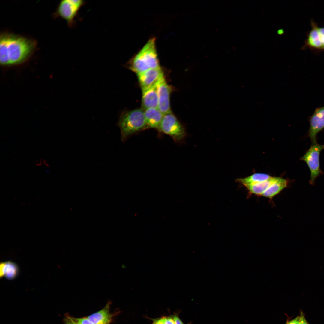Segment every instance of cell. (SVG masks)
<instances>
[{
    "mask_svg": "<svg viewBox=\"0 0 324 324\" xmlns=\"http://www.w3.org/2000/svg\"><path fill=\"white\" fill-rule=\"evenodd\" d=\"M36 46V41L33 40L11 34H2L0 38L1 65L9 67L25 63Z\"/></svg>",
    "mask_w": 324,
    "mask_h": 324,
    "instance_id": "6da1fadb",
    "label": "cell"
},
{
    "mask_svg": "<svg viewBox=\"0 0 324 324\" xmlns=\"http://www.w3.org/2000/svg\"><path fill=\"white\" fill-rule=\"evenodd\" d=\"M130 68L137 74L160 67L155 46V39L149 40L129 64Z\"/></svg>",
    "mask_w": 324,
    "mask_h": 324,
    "instance_id": "7a4b0ae2",
    "label": "cell"
},
{
    "mask_svg": "<svg viewBox=\"0 0 324 324\" xmlns=\"http://www.w3.org/2000/svg\"><path fill=\"white\" fill-rule=\"evenodd\" d=\"M122 142L134 134L147 129L144 112L141 109L125 112L121 115L118 124Z\"/></svg>",
    "mask_w": 324,
    "mask_h": 324,
    "instance_id": "3957f363",
    "label": "cell"
},
{
    "mask_svg": "<svg viewBox=\"0 0 324 324\" xmlns=\"http://www.w3.org/2000/svg\"><path fill=\"white\" fill-rule=\"evenodd\" d=\"M158 130L169 135L177 143L183 142L187 135L184 127L171 112L164 115Z\"/></svg>",
    "mask_w": 324,
    "mask_h": 324,
    "instance_id": "277c9868",
    "label": "cell"
},
{
    "mask_svg": "<svg viewBox=\"0 0 324 324\" xmlns=\"http://www.w3.org/2000/svg\"><path fill=\"white\" fill-rule=\"evenodd\" d=\"M86 4V2L82 0H62L58 4L55 15L65 20L69 28H74L76 25V19L79 11Z\"/></svg>",
    "mask_w": 324,
    "mask_h": 324,
    "instance_id": "5b68a950",
    "label": "cell"
},
{
    "mask_svg": "<svg viewBox=\"0 0 324 324\" xmlns=\"http://www.w3.org/2000/svg\"><path fill=\"white\" fill-rule=\"evenodd\" d=\"M324 149V144L316 143L312 145L304 155L301 158V160L304 161L308 166L310 171V178L309 181L310 185L315 184L316 179L323 174L321 170L320 162V155L321 152Z\"/></svg>",
    "mask_w": 324,
    "mask_h": 324,
    "instance_id": "8992f818",
    "label": "cell"
},
{
    "mask_svg": "<svg viewBox=\"0 0 324 324\" xmlns=\"http://www.w3.org/2000/svg\"><path fill=\"white\" fill-rule=\"evenodd\" d=\"M310 25L302 49H309L316 53L324 52V26H319L313 19Z\"/></svg>",
    "mask_w": 324,
    "mask_h": 324,
    "instance_id": "52a82bcc",
    "label": "cell"
},
{
    "mask_svg": "<svg viewBox=\"0 0 324 324\" xmlns=\"http://www.w3.org/2000/svg\"><path fill=\"white\" fill-rule=\"evenodd\" d=\"M310 127L308 135L312 145L316 143L318 133L324 128V106L317 108L309 118Z\"/></svg>",
    "mask_w": 324,
    "mask_h": 324,
    "instance_id": "ba28073f",
    "label": "cell"
},
{
    "mask_svg": "<svg viewBox=\"0 0 324 324\" xmlns=\"http://www.w3.org/2000/svg\"><path fill=\"white\" fill-rule=\"evenodd\" d=\"M158 97V108L164 115L171 112L170 104V88L164 77L157 84Z\"/></svg>",
    "mask_w": 324,
    "mask_h": 324,
    "instance_id": "9c48e42d",
    "label": "cell"
},
{
    "mask_svg": "<svg viewBox=\"0 0 324 324\" xmlns=\"http://www.w3.org/2000/svg\"><path fill=\"white\" fill-rule=\"evenodd\" d=\"M137 76L142 89L156 84L164 77L163 72L160 67L149 70L138 74Z\"/></svg>",
    "mask_w": 324,
    "mask_h": 324,
    "instance_id": "30bf717a",
    "label": "cell"
},
{
    "mask_svg": "<svg viewBox=\"0 0 324 324\" xmlns=\"http://www.w3.org/2000/svg\"><path fill=\"white\" fill-rule=\"evenodd\" d=\"M157 84L149 87L142 89V104L145 110L158 108V97Z\"/></svg>",
    "mask_w": 324,
    "mask_h": 324,
    "instance_id": "8fae6325",
    "label": "cell"
},
{
    "mask_svg": "<svg viewBox=\"0 0 324 324\" xmlns=\"http://www.w3.org/2000/svg\"><path fill=\"white\" fill-rule=\"evenodd\" d=\"M144 112L147 129L154 128L158 130L164 115L158 108H155L146 109Z\"/></svg>",
    "mask_w": 324,
    "mask_h": 324,
    "instance_id": "7c38bea8",
    "label": "cell"
},
{
    "mask_svg": "<svg viewBox=\"0 0 324 324\" xmlns=\"http://www.w3.org/2000/svg\"><path fill=\"white\" fill-rule=\"evenodd\" d=\"M110 304L108 303L102 309L88 317L94 324L110 323L112 315L110 312Z\"/></svg>",
    "mask_w": 324,
    "mask_h": 324,
    "instance_id": "4fadbf2b",
    "label": "cell"
},
{
    "mask_svg": "<svg viewBox=\"0 0 324 324\" xmlns=\"http://www.w3.org/2000/svg\"><path fill=\"white\" fill-rule=\"evenodd\" d=\"M288 181L283 178L277 177L275 181L270 186L262 196L270 199L287 187Z\"/></svg>",
    "mask_w": 324,
    "mask_h": 324,
    "instance_id": "5bb4252c",
    "label": "cell"
},
{
    "mask_svg": "<svg viewBox=\"0 0 324 324\" xmlns=\"http://www.w3.org/2000/svg\"><path fill=\"white\" fill-rule=\"evenodd\" d=\"M277 177H271L265 181L245 187L251 194L262 196L275 181Z\"/></svg>",
    "mask_w": 324,
    "mask_h": 324,
    "instance_id": "9a60e30c",
    "label": "cell"
},
{
    "mask_svg": "<svg viewBox=\"0 0 324 324\" xmlns=\"http://www.w3.org/2000/svg\"><path fill=\"white\" fill-rule=\"evenodd\" d=\"M271 177L266 174L256 173L245 178H238L236 181L245 187L265 181Z\"/></svg>",
    "mask_w": 324,
    "mask_h": 324,
    "instance_id": "2e32d148",
    "label": "cell"
},
{
    "mask_svg": "<svg viewBox=\"0 0 324 324\" xmlns=\"http://www.w3.org/2000/svg\"><path fill=\"white\" fill-rule=\"evenodd\" d=\"M4 276L9 280L15 278L18 275L19 270L17 265L10 261L5 262Z\"/></svg>",
    "mask_w": 324,
    "mask_h": 324,
    "instance_id": "e0dca14e",
    "label": "cell"
},
{
    "mask_svg": "<svg viewBox=\"0 0 324 324\" xmlns=\"http://www.w3.org/2000/svg\"><path fill=\"white\" fill-rule=\"evenodd\" d=\"M152 320V324H184L176 314L163 316Z\"/></svg>",
    "mask_w": 324,
    "mask_h": 324,
    "instance_id": "ac0fdd59",
    "label": "cell"
},
{
    "mask_svg": "<svg viewBox=\"0 0 324 324\" xmlns=\"http://www.w3.org/2000/svg\"><path fill=\"white\" fill-rule=\"evenodd\" d=\"M72 318L77 324H94L88 317Z\"/></svg>",
    "mask_w": 324,
    "mask_h": 324,
    "instance_id": "d6986e66",
    "label": "cell"
},
{
    "mask_svg": "<svg viewBox=\"0 0 324 324\" xmlns=\"http://www.w3.org/2000/svg\"><path fill=\"white\" fill-rule=\"evenodd\" d=\"M300 316H298L296 318L290 320H287L285 324H300Z\"/></svg>",
    "mask_w": 324,
    "mask_h": 324,
    "instance_id": "ffe728a7",
    "label": "cell"
},
{
    "mask_svg": "<svg viewBox=\"0 0 324 324\" xmlns=\"http://www.w3.org/2000/svg\"><path fill=\"white\" fill-rule=\"evenodd\" d=\"M65 324H77L72 317L67 315L64 319Z\"/></svg>",
    "mask_w": 324,
    "mask_h": 324,
    "instance_id": "44dd1931",
    "label": "cell"
},
{
    "mask_svg": "<svg viewBox=\"0 0 324 324\" xmlns=\"http://www.w3.org/2000/svg\"><path fill=\"white\" fill-rule=\"evenodd\" d=\"M300 324H309L305 318L304 314L302 311L300 312Z\"/></svg>",
    "mask_w": 324,
    "mask_h": 324,
    "instance_id": "7402d4cb",
    "label": "cell"
},
{
    "mask_svg": "<svg viewBox=\"0 0 324 324\" xmlns=\"http://www.w3.org/2000/svg\"><path fill=\"white\" fill-rule=\"evenodd\" d=\"M5 262H2L0 265V277L1 278L4 276V267Z\"/></svg>",
    "mask_w": 324,
    "mask_h": 324,
    "instance_id": "603a6c76",
    "label": "cell"
},
{
    "mask_svg": "<svg viewBox=\"0 0 324 324\" xmlns=\"http://www.w3.org/2000/svg\"><path fill=\"white\" fill-rule=\"evenodd\" d=\"M110 323H105V324H110Z\"/></svg>",
    "mask_w": 324,
    "mask_h": 324,
    "instance_id": "cb8c5ba5",
    "label": "cell"
}]
</instances>
